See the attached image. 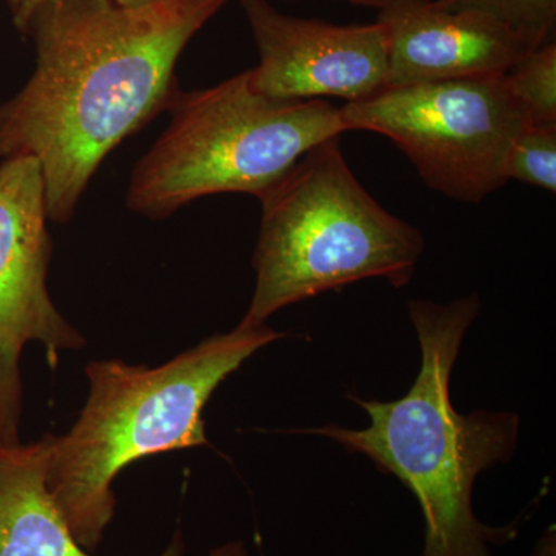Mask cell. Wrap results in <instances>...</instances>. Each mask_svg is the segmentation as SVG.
Here are the masks:
<instances>
[{
	"label": "cell",
	"instance_id": "cell-1",
	"mask_svg": "<svg viewBox=\"0 0 556 556\" xmlns=\"http://www.w3.org/2000/svg\"><path fill=\"white\" fill-rule=\"evenodd\" d=\"M226 2L36 0L13 11L36 68L0 105V156L38 160L51 222L68 223L109 153L169 109L182 50Z\"/></svg>",
	"mask_w": 556,
	"mask_h": 556
},
{
	"label": "cell",
	"instance_id": "cell-2",
	"mask_svg": "<svg viewBox=\"0 0 556 556\" xmlns=\"http://www.w3.org/2000/svg\"><path fill=\"white\" fill-rule=\"evenodd\" d=\"M408 308L422 351L412 390L393 402L351 397L371 419L365 430L328 426L309 433L369 457L412 490L426 522L422 556H493L490 544L514 536L511 529L482 525L471 493L479 473L514 456L518 416L460 415L450 396L453 367L481 302L477 294L450 303L420 299Z\"/></svg>",
	"mask_w": 556,
	"mask_h": 556
},
{
	"label": "cell",
	"instance_id": "cell-3",
	"mask_svg": "<svg viewBox=\"0 0 556 556\" xmlns=\"http://www.w3.org/2000/svg\"><path fill=\"white\" fill-rule=\"evenodd\" d=\"M280 332L244 325L212 336L160 367L119 358L86 367L89 397L67 433L50 438L47 486L86 551H97L116 510L113 482L160 453L208 445L204 407L226 378Z\"/></svg>",
	"mask_w": 556,
	"mask_h": 556
},
{
	"label": "cell",
	"instance_id": "cell-4",
	"mask_svg": "<svg viewBox=\"0 0 556 556\" xmlns=\"http://www.w3.org/2000/svg\"><path fill=\"white\" fill-rule=\"evenodd\" d=\"M258 200L257 278L244 325H265L277 311L365 278L407 287L426 248L419 229L361 185L340 137L311 149Z\"/></svg>",
	"mask_w": 556,
	"mask_h": 556
},
{
	"label": "cell",
	"instance_id": "cell-5",
	"mask_svg": "<svg viewBox=\"0 0 556 556\" xmlns=\"http://www.w3.org/2000/svg\"><path fill=\"white\" fill-rule=\"evenodd\" d=\"M172 121L131 174L126 204L153 219L215 195L260 199L311 149L346 134L328 101H283L252 89L248 72L182 93Z\"/></svg>",
	"mask_w": 556,
	"mask_h": 556
},
{
	"label": "cell",
	"instance_id": "cell-6",
	"mask_svg": "<svg viewBox=\"0 0 556 556\" xmlns=\"http://www.w3.org/2000/svg\"><path fill=\"white\" fill-rule=\"evenodd\" d=\"M346 130L383 135L428 188L479 203L507 185L510 146L527 126L506 73L388 87L340 108Z\"/></svg>",
	"mask_w": 556,
	"mask_h": 556
},
{
	"label": "cell",
	"instance_id": "cell-7",
	"mask_svg": "<svg viewBox=\"0 0 556 556\" xmlns=\"http://www.w3.org/2000/svg\"><path fill=\"white\" fill-rule=\"evenodd\" d=\"M46 181L38 160L10 156L0 164V444L21 442L24 348L39 342L56 368L61 353L86 345L47 288L53 243L47 229Z\"/></svg>",
	"mask_w": 556,
	"mask_h": 556
},
{
	"label": "cell",
	"instance_id": "cell-8",
	"mask_svg": "<svg viewBox=\"0 0 556 556\" xmlns=\"http://www.w3.org/2000/svg\"><path fill=\"white\" fill-rule=\"evenodd\" d=\"M260 62L252 89L283 101L368 100L387 89L388 36L376 21L332 25L288 16L266 0H240Z\"/></svg>",
	"mask_w": 556,
	"mask_h": 556
},
{
	"label": "cell",
	"instance_id": "cell-9",
	"mask_svg": "<svg viewBox=\"0 0 556 556\" xmlns=\"http://www.w3.org/2000/svg\"><path fill=\"white\" fill-rule=\"evenodd\" d=\"M378 21L388 36V87L501 75L532 47L504 22L437 0H394Z\"/></svg>",
	"mask_w": 556,
	"mask_h": 556
},
{
	"label": "cell",
	"instance_id": "cell-10",
	"mask_svg": "<svg viewBox=\"0 0 556 556\" xmlns=\"http://www.w3.org/2000/svg\"><path fill=\"white\" fill-rule=\"evenodd\" d=\"M50 438L31 444H0V556H93L65 521L47 486ZM163 556H182L181 543ZM211 556H244L230 544Z\"/></svg>",
	"mask_w": 556,
	"mask_h": 556
},
{
	"label": "cell",
	"instance_id": "cell-11",
	"mask_svg": "<svg viewBox=\"0 0 556 556\" xmlns=\"http://www.w3.org/2000/svg\"><path fill=\"white\" fill-rule=\"evenodd\" d=\"M511 97L532 126H556V43L530 51L506 73Z\"/></svg>",
	"mask_w": 556,
	"mask_h": 556
},
{
	"label": "cell",
	"instance_id": "cell-12",
	"mask_svg": "<svg viewBox=\"0 0 556 556\" xmlns=\"http://www.w3.org/2000/svg\"><path fill=\"white\" fill-rule=\"evenodd\" d=\"M452 10H475L504 22L533 50L555 42L556 0H437Z\"/></svg>",
	"mask_w": 556,
	"mask_h": 556
},
{
	"label": "cell",
	"instance_id": "cell-13",
	"mask_svg": "<svg viewBox=\"0 0 556 556\" xmlns=\"http://www.w3.org/2000/svg\"><path fill=\"white\" fill-rule=\"evenodd\" d=\"M507 181L556 192V126L527 124L508 150Z\"/></svg>",
	"mask_w": 556,
	"mask_h": 556
},
{
	"label": "cell",
	"instance_id": "cell-14",
	"mask_svg": "<svg viewBox=\"0 0 556 556\" xmlns=\"http://www.w3.org/2000/svg\"><path fill=\"white\" fill-rule=\"evenodd\" d=\"M36 2V0H22L20 5L16 9H20L22 5H27V3ZM113 2L118 3L121 7H126V9H139V7L152 5V3L160 2V0H113ZM13 9L11 11H14Z\"/></svg>",
	"mask_w": 556,
	"mask_h": 556
},
{
	"label": "cell",
	"instance_id": "cell-15",
	"mask_svg": "<svg viewBox=\"0 0 556 556\" xmlns=\"http://www.w3.org/2000/svg\"><path fill=\"white\" fill-rule=\"evenodd\" d=\"M346 2L356 3V5L375 7V9H386L394 0H346Z\"/></svg>",
	"mask_w": 556,
	"mask_h": 556
},
{
	"label": "cell",
	"instance_id": "cell-16",
	"mask_svg": "<svg viewBox=\"0 0 556 556\" xmlns=\"http://www.w3.org/2000/svg\"><path fill=\"white\" fill-rule=\"evenodd\" d=\"M21 2L22 0H10L11 10L16 9V7L20 5Z\"/></svg>",
	"mask_w": 556,
	"mask_h": 556
}]
</instances>
